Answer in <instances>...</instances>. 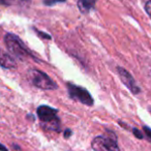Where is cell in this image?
I'll return each mask as SVG.
<instances>
[{
    "label": "cell",
    "instance_id": "1",
    "mask_svg": "<svg viewBox=\"0 0 151 151\" xmlns=\"http://www.w3.org/2000/svg\"><path fill=\"white\" fill-rule=\"evenodd\" d=\"M57 114L58 110L47 105H42L36 109V115L42 122V127L45 129L59 132L61 129V123Z\"/></svg>",
    "mask_w": 151,
    "mask_h": 151
},
{
    "label": "cell",
    "instance_id": "2",
    "mask_svg": "<svg viewBox=\"0 0 151 151\" xmlns=\"http://www.w3.org/2000/svg\"><path fill=\"white\" fill-rule=\"evenodd\" d=\"M4 42L7 50L9 51L13 56L20 60H25L27 58H33L31 52L28 50V48L23 44L21 38L14 33H6L4 35Z\"/></svg>",
    "mask_w": 151,
    "mask_h": 151
},
{
    "label": "cell",
    "instance_id": "3",
    "mask_svg": "<svg viewBox=\"0 0 151 151\" xmlns=\"http://www.w3.org/2000/svg\"><path fill=\"white\" fill-rule=\"evenodd\" d=\"M91 147L94 151H120L115 132L107 130L105 134L93 139Z\"/></svg>",
    "mask_w": 151,
    "mask_h": 151
},
{
    "label": "cell",
    "instance_id": "4",
    "mask_svg": "<svg viewBox=\"0 0 151 151\" xmlns=\"http://www.w3.org/2000/svg\"><path fill=\"white\" fill-rule=\"evenodd\" d=\"M28 78L33 86L42 90H56L58 85L47 75L40 69L32 68L28 71Z\"/></svg>",
    "mask_w": 151,
    "mask_h": 151
},
{
    "label": "cell",
    "instance_id": "5",
    "mask_svg": "<svg viewBox=\"0 0 151 151\" xmlns=\"http://www.w3.org/2000/svg\"><path fill=\"white\" fill-rule=\"evenodd\" d=\"M66 88L68 96L70 99L79 101V103L83 104L85 106H88V107L93 106V104H94L93 97L86 88H84L82 86H78V85L69 82L66 83Z\"/></svg>",
    "mask_w": 151,
    "mask_h": 151
},
{
    "label": "cell",
    "instance_id": "6",
    "mask_svg": "<svg viewBox=\"0 0 151 151\" xmlns=\"http://www.w3.org/2000/svg\"><path fill=\"white\" fill-rule=\"evenodd\" d=\"M117 71L121 82L129 89L132 94H139L141 92V88L137 85L136 80H134V77L129 73V71H127L125 68L120 66L117 67Z\"/></svg>",
    "mask_w": 151,
    "mask_h": 151
},
{
    "label": "cell",
    "instance_id": "7",
    "mask_svg": "<svg viewBox=\"0 0 151 151\" xmlns=\"http://www.w3.org/2000/svg\"><path fill=\"white\" fill-rule=\"evenodd\" d=\"M17 63L11 54L0 48V66L4 68H14Z\"/></svg>",
    "mask_w": 151,
    "mask_h": 151
},
{
    "label": "cell",
    "instance_id": "8",
    "mask_svg": "<svg viewBox=\"0 0 151 151\" xmlns=\"http://www.w3.org/2000/svg\"><path fill=\"white\" fill-rule=\"evenodd\" d=\"M97 0H78L77 5H78L79 11L82 14H89L92 9H94L95 3Z\"/></svg>",
    "mask_w": 151,
    "mask_h": 151
},
{
    "label": "cell",
    "instance_id": "9",
    "mask_svg": "<svg viewBox=\"0 0 151 151\" xmlns=\"http://www.w3.org/2000/svg\"><path fill=\"white\" fill-rule=\"evenodd\" d=\"M0 4L5 6L25 7L30 4V0H0Z\"/></svg>",
    "mask_w": 151,
    "mask_h": 151
},
{
    "label": "cell",
    "instance_id": "10",
    "mask_svg": "<svg viewBox=\"0 0 151 151\" xmlns=\"http://www.w3.org/2000/svg\"><path fill=\"white\" fill-rule=\"evenodd\" d=\"M66 0H42V3L47 6H53L56 3H61V2H65Z\"/></svg>",
    "mask_w": 151,
    "mask_h": 151
},
{
    "label": "cell",
    "instance_id": "11",
    "mask_svg": "<svg viewBox=\"0 0 151 151\" xmlns=\"http://www.w3.org/2000/svg\"><path fill=\"white\" fill-rule=\"evenodd\" d=\"M33 29L35 30L36 34H37V35L40 36V37L45 38V40H51V35H49V34L45 33V32H42V31H40V30H37L36 28H33Z\"/></svg>",
    "mask_w": 151,
    "mask_h": 151
},
{
    "label": "cell",
    "instance_id": "12",
    "mask_svg": "<svg viewBox=\"0 0 151 151\" xmlns=\"http://www.w3.org/2000/svg\"><path fill=\"white\" fill-rule=\"evenodd\" d=\"M145 11L148 14V16L151 18V0H148L146 3H145Z\"/></svg>",
    "mask_w": 151,
    "mask_h": 151
},
{
    "label": "cell",
    "instance_id": "13",
    "mask_svg": "<svg viewBox=\"0 0 151 151\" xmlns=\"http://www.w3.org/2000/svg\"><path fill=\"white\" fill-rule=\"evenodd\" d=\"M132 134H134V136H136V138H138V139L144 138V134H143L142 132H140L138 128H132Z\"/></svg>",
    "mask_w": 151,
    "mask_h": 151
},
{
    "label": "cell",
    "instance_id": "14",
    "mask_svg": "<svg viewBox=\"0 0 151 151\" xmlns=\"http://www.w3.org/2000/svg\"><path fill=\"white\" fill-rule=\"evenodd\" d=\"M143 129H144L145 134L148 137L149 140H151V128L148 127V126H144V127H143Z\"/></svg>",
    "mask_w": 151,
    "mask_h": 151
},
{
    "label": "cell",
    "instance_id": "15",
    "mask_svg": "<svg viewBox=\"0 0 151 151\" xmlns=\"http://www.w3.org/2000/svg\"><path fill=\"white\" fill-rule=\"evenodd\" d=\"M64 138L65 139H68L71 137V134H73V132H71V129H69V128H66V129L64 130Z\"/></svg>",
    "mask_w": 151,
    "mask_h": 151
},
{
    "label": "cell",
    "instance_id": "16",
    "mask_svg": "<svg viewBox=\"0 0 151 151\" xmlns=\"http://www.w3.org/2000/svg\"><path fill=\"white\" fill-rule=\"evenodd\" d=\"M0 151H9V149H7L3 144H1V143H0Z\"/></svg>",
    "mask_w": 151,
    "mask_h": 151
}]
</instances>
